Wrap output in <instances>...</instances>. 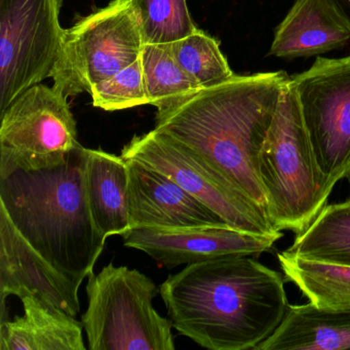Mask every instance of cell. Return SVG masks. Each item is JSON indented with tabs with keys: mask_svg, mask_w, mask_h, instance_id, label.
I'll list each match as a JSON object with an SVG mask.
<instances>
[{
	"mask_svg": "<svg viewBox=\"0 0 350 350\" xmlns=\"http://www.w3.org/2000/svg\"><path fill=\"white\" fill-rule=\"evenodd\" d=\"M142 22L135 0H112L65 29L52 73L67 98L91 92L140 58Z\"/></svg>",
	"mask_w": 350,
	"mask_h": 350,
	"instance_id": "8992f818",
	"label": "cell"
},
{
	"mask_svg": "<svg viewBox=\"0 0 350 350\" xmlns=\"http://www.w3.org/2000/svg\"><path fill=\"white\" fill-rule=\"evenodd\" d=\"M140 58L149 104L157 110L202 89L174 58L170 44H144Z\"/></svg>",
	"mask_w": 350,
	"mask_h": 350,
	"instance_id": "ffe728a7",
	"label": "cell"
},
{
	"mask_svg": "<svg viewBox=\"0 0 350 350\" xmlns=\"http://www.w3.org/2000/svg\"><path fill=\"white\" fill-rule=\"evenodd\" d=\"M284 275L309 302L325 310L350 311V266L278 254Z\"/></svg>",
	"mask_w": 350,
	"mask_h": 350,
	"instance_id": "ac0fdd59",
	"label": "cell"
},
{
	"mask_svg": "<svg viewBox=\"0 0 350 350\" xmlns=\"http://www.w3.org/2000/svg\"><path fill=\"white\" fill-rule=\"evenodd\" d=\"M79 284L53 267L16 228L7 211L0 206V295L1 319L5 299L31 294L72 317L81 310Z\"/></svg>",
	"mask_w": 350,
	"mask_h": 350,
	"instance_id": "4fadbf2b",
	"label": "cell"
},
{
	"mask_svg": "<svg viewBox=\"0 0 350 350\" xmlns=\"http://www.w3.org/2000/svg\"><path fill=\"white\" fill-rule=\"evenodd\" d=\"M291 83L317 163L335 187L350 170V55L319 57Z\"/></svg>",
	"mask_w": 350,
	"mask_h": 350,
	"instance_id": "30bf717a",
	"label": "cell"
},
{
	"mask_svg": "<svg viewBox=\"0 0 350 350\" xmlns=\"http://www.w3.org/2000/svg\"><path fill=\"white\" fill-rule=\"evenodd\" d=\"M334 3L350 27V0H334Z\"/></svg>",
	"mask_w": 350,
	"mask_h": 350,
	"instance_id": "cb8c5ba5",
	"label": "cell"
},
{
	"mask_svg": "<svg viewBox=\"0 0 350 350\" xmlns=\"http://www.w3.org/2000/svg\"><path fill=\"white\" fill-rule=\"evenodd\" d=\"M288 79L284 71L234 75L157 110L154 129L204 157L267 214L260 152Z\"/></svg>",
	"mask_w": 350,
	"mask_h": 350,
	"instance_id": "7a4b0ae2",
	"label": "cell"
},
{
	"mask_svg": "<svg viewBox=\"0 0 350 350\" xmlns=\"http://www.w3.org/2000/svg\"><path fill=\"white\" fill-rule=\"evenodd\" d=\"M88 278L83 327L90 349H175L171 321L153 307L159 290L151 278L113 262Z\"/></svg>",
	"mask_w": 350,
	"mask_h": 350,
	"instance_id": "5b68a950",
	"label": "cell"
},
{
	"mask_svg": "<svg viewBox=\"0 0 350 350\" xmlns=\"http://www.w3.org/2000/svg\"><path fill=\"white\" fill-rule=\"evenodd\" d=\"M177 182L233 228L258 235H282L265 211L233 187L204 157L165 133L135 136L122 151Z\"/></svg>",
	"mask_w": 350,
	"mask_h": 350,
	"instance_id": "ba28073f",
	"label": "cell"
},
{
	"mask_svg": "<svg viewBox=\"0 0 350 350\" xmlns=\"http://www.w3.org/2000/svg\"><path fill=\"white\" fill-rule=\"evenodd\" d=\"M346 178H347L348 184H349V187H350V170H349V172H348L347 176H346ZM347 200H349V202H350V196H349V198H348Z\"/></svg>",
	"mask_w": 350,
	"mask_h": 350,
	"instance_id": "d4e9b609",
	"label": "cell"
},
{
	"mask_svg": "<svg viewBox=\"0 0 350 350\" xmlns=\"http://www.w3.org/2000/svg\"><path fill=\"white\" fill-rule=\"evenodd\" d=\"M79 145L66 96L44 83L32 85L1 111L0 178L62 165Z\"/></svg>",
	"mask_w": 350,
	"mask_h": 350,
	"instance_id": "52a82bcc",
	"label": "cell"
},
{
	"mask_svg": "<svg viewBox=\"0 0 350 350\" xmlns=\"http://www.w3.org/2000/svg\"><path fill=\"white\" fill-rule=\"evenodd\" d=\"M93 105L105 111H118L149 104L141 58L110 79L92 88Z\"/></svg>",
	"mask_w": 350,
	"mask_h": 350,
	"instance_id": "603a6c76",
	"label": "cell"
},
{
	"mask_svg": "<svg viewBox=\"0 0 350 350\" xmlns=\"http://www.w3.org/2000/svg\"><path fill=\"white\" fill-rule=\"evenodd\" d=\"M64 0H0V111L52 77L65 29Z\"/></svg>",
	"mask_w": 350,
	"mask_h": 350,
	"instance_id": "9c48e42d",
	"label": "cell"
},
{
	"mask_svg": "<svg viewBox=\"0 0 350 350\" xmlns=\"http://www.w3.org/2000/svg\"><path fill=\"white\" fill-rule=\"evenodd\" d=\"M142 22L144 44H171L198 29L186 0H135Z\"/></svg>",
	"mask_w": 350,
	"mask_h": 350,
	"instance_id": "7402d4cb",
	"label": "cell"
},
{
	"mask_svg": "<svg viewBox=\"0 0 350 350\" xmlns=\"http://www.w3.org/2000/svg\"><path fill=\"white\" fill-rule=\"evenodd\" d=\"M350 27L334 0H296L274 31L270 56L294 60L343 48Z\"/></svg>",
	"mask_w": 350,
	"mask_h": 350,
	"instance_id": "5bb4252c",
	"label": "cell"
},
{
	"mask_svg": "<svg viewBox=\"0 0 350 350\" xmlns=\"http://www.w3.org/2000/svg\"><path fill=\"white\" fill-rule=\"evenodd\" d=\"M174 329L211 350L255 349L282 323V274L252 256L186 265L159 286Z\"/></svg>",
	"mask_w": 350,
	"mask_h": 350,
	"instance_id": "6da1fadb",
	"label": "cell"
},
{
	"mask_svg": "<svg viewBox=\"0 0 350 350\" xmlns=\"http://www.w3.org/2000/svg\"><path fill=\"white\" fill-rule=\"evenodd\" d=\"M0 206L29 245L81 286L105 245L94 224L83 185V147L62 165L0 178Z\"/></svg>",
	"mask_w": 350,
	"mask_h": 350,
	"instance_id": "3957f363",
	"label": "cell"
},
{
	"mask_svg": "<svg viewBox=\"0 0 350 350\" xmlns=\"http://www.w3.org/2000/svg\"><path fill=\"white\" fill-rule=\"evenodd\" d=\"M313 261L350 266V202L325 204L286 250Z\"/></svg>",
	"mask_w": 350,
	"mask_h": 350,
	"instance_id": "d6986e66",
	"label": "cell"
},
{
	"mask_svg": "<svg viewBox=\"0 0 350 350\" xmlns=\"http://www.w3.org/2000/svg\"><path fill=\"white\" fill-rule=\"evenodd\" d=\"M124 245L150 256L161 267L200 263L226 256H259L284 235H258L228 226L170 231L131 228Z\"/></svg>",
	"mask_w": 350,
	"mask_h": 350,
	"instance_id": "8fae6325",
	"label": "cell"
},
{
	"mask_svg": "<svg viewBox=\"0 0 350 350\" xmlns=\"http://www.w3.org/2000/svg\"><path fill=\"white\" fill-rule=\"evenodd\" d=\"M170 46L176 61L200 88L219 85L234 75L220 42L200 29Z\"/></svg>",
	"mask_w": 350,
	"mask_h": 350,
	"instance_id": "44dd1931",
	"label": "cell"
},
{
	"mask_svg": "<svg viewBox=\"0 0 350 350\" xmlns=\"http://www.w3.org/2000/svg\"><path fill=\"white\" fill-rule=\"evenodd\" d=\"M23 317L0 325V350H85L83 323L34 295L22 296Z\"/></svg>",
	"mask_w": 350,
	"mask_h": 350,
	"instance_id": "2e32d148",
	"label": "cell"
},
{
	"mask_svg": "<svg viewBox=\"0 0 350 350\" xmlns=\"http://www.w3.org/2000/svg\"><path fill=\"white\" fill-rule=\"evenodd\" d=\"M350 349V311L288 305L278 329L255 350Z\"/></svg>",
	"mask_w": 350,
	"mask_h": 350,
	"instance_id": "e0dca14e",
	"label": "cell"
},
{
	"mask_svg": "<svg viewBox=\"0 0 350 350\" xmlns=\"http://www.w3.org/2000/svg\"><path fill=\"white\" fill-rule=\"evenodd\" d=\"M126 161L130 229L180 231L228 225L171 178L136 159Z\"/></svg>",
	"mask_w": 350,
	"mask_h": 350,
	"instance_id": "7c38bea8",
	"label": "cell"
},
{
	"mask_svg": "<svg viewBox=\"0 0 350 350\" xmlns=\"http://www.w3.org/2000/svg\"><path fill=\"white\" fill-rule=\"evenodd\" d=\"M83 185L94 224L104 237L130 229L129 167L126 159L83 147Z\"/></svg>",
	"mask_w": 350,
	"mask_h": 350,
	"instance_id": "9a60e30c",
	"label": "cell"
},
{
	"mask_svg": "<svg viewBox=\"0 0 350 350\" xmlns=\"http://www.w3.org/2000/svg\"><path fill=\"white\" fill-rule=\"evenodd\" d=\"M260 177L270 222L296 235L317 218L335 188L317 163L291 79L260 152Z\"/></svg>",
	"mask_w": 350,
	"mask_h": 350,
	"instance_id": "277c9868",
	"label": "cell"
}]
</instances>
